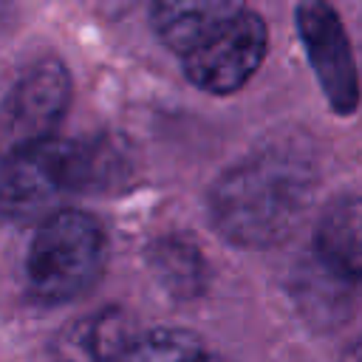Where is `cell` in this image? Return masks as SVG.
<instances>
[{"label": "cell", "instance_id": "cell-10", "mask_svg": "<svg viewBox=\"0 0 362 362\" xmlns=\"http://www.w3.org/2000/svg\"><path fill=\"white\" fill-rule=\"evenodd\" d=\"M201 351V339L184 328H156L150 334L136 337L122 362H192Z\"/></svg>", "mask_w": 362, "mask_h": 362}, {"label": "cell", "instance_id": "cell-11", "mask_svg": "<svg viewBox=\"0 0 362 362\" xmlns=\"http://www.w3.org/2000/svg\"><path fill=\"white\" fill-rule=\"evenodd\" d=\"M51 362H102L93 331H90V317H82L71 325H65L48 351Z\"/></svg>", "mask_w": 362, "mask_h": 362}, {"label": "cell", "instance_id": "cell-13", "mask_svg": "<svg viewBox=\"0 0 362 362\" xmlns=\"http://www.w3.org/2000/svg\"><path fill=\"white\" fill-rule=\"evenodd\" d=\"M192 362H221V359H218L215 354H209V351H201V354H198Z\"/></svg>", "mask_w": 362, "mask_h": 362}, {"label": "cell", "instance_id": "cell-5", "mask_svg": "<svg viewBox=\"0 0 362 362\" xmlns=\"http://www.w3.org/2000/svg\"><path fill=\"white\" fill-rule=\"evenodd\" d=\"M71 99V79L59 59H37L11 85L0 105V153L42 144L54 139Z\"/></svg>", "mask_w": 362, "mask_h": 362}, {"label": "cell", "instance_id": "cell-1", "mask_svg": "<svg viewBox=\"0 0 362 362\" xmlns=\"http://www.w3.org/2000/svg\"><path fill=\"white\" fill-rule=\"evenodd\" d=\"M311 187L303 158L269 150L243 158L215 181L209 212L226 240L263 249L294 232L311 201Z\"/></svg>", "mask_w": 362, "mask_h": 362}, {"label": "cell", "instance_id": "cell-12", "mask_svg": "<svg viewBox=\"0 0 362 362\" xmlns=\"http://www.w3.org/2000/svg\"><path fill=\"white\" fill-rule=\"evenodd\" d=\"M339 362H362V337H359V339H356V342L342 354V359H339Z\"/></svg>", "mask_w": 362, "mask_h": 362}, {"label": "cell", "instance_id": "cell-6", "mask_svg": "<svg viewBox=\"0 0 362 362\" xmlns=\"http://www.w3.org/2000/svg\"><path fill=\"white\" fill-rule=\"evenodd\" d=\"M294 14L303 48L322 85L325 99L337 113H354L359 105V79L337 11L325 3H300Z\"/></svg>", "mask_w": 362, "mask_h": 362}, {"label": "cell", "instance_id": "cell-8", "mask_svg": "<svg viewBox=\"0 0 362 362\" xmlns=\"http://www.w3.org/2000/svg\"><path fill=\"white\" fill-rule=\"evenodd\" d=\"M226 0H175L153 6V28L161 42L178 54V59L215 25V20L229 8Z\"/></svg>", "mask_w": 362, "mask_h": 362}, {"label": "cell", "instance_id": "cell-3", "mask_svg": "<svg viewBox=\"0 0 362 362\" xmlns=\"http://www.w3.org/2000/svg\"><path fill=\"white\" fill-rule=\"evenodd\" d=\"M105 229L82 209H59L45 218L25 257V280L37 300L65 303L90 288L105 266Z\"/></svg>", "mask_w": 362, "mask_h": 362}, {"label": "cell", "instance_id": "cell-2", "mask_svg": "<svg viewBox=\"0 0 362 362\" xmlns=\"http://www.w3.org/2000/svg\"><path fill=\"white\" fill-rule=\"evenodd\" d=\"M122 156L102 139H48L42 144L3 156L0 218L8 223H42L62 198L110 187Z\"/></svg>", "mask_w": 362, "mask_h": 362}, {"label": "cell", "instance_id": "cell-9", "mask_svg": "<svg viewBox=\"0 0 362 362\" xmlns=\"http://www.w3.org/2000/svg\"><path fill=\"white\" fill-rule=\"evenodd\" d=\"M150 269L158 283L175 297H195L204 291L206 260L201 249L184 235L156 240L150 246Z\"/></svg>", "mask_w": 362, "mask_h": 362}, {"label": "cell", "instance_id": "cell-7", "mask_svg": "<svg viewBox=\"0 0 362 362\" xmlns=\"http://www.w3.org/2000/svg\"><path fill=\"white\" fill-rule=\"evenodd\" d=\"M314 249L331 274L362 280V195H345L325 206L314 229Z\"/></svg>", "mask_w": 362, "mask_h": 362}, {"label": "cell", "instance_id": "cell-4", "mask_svg": "<svg viewBox=\"0 0 362 362\" xmlns=\"http://www.w3.org/2000/svg\"><path fill=\"white\" fill-rule=\"evenodd\" d=\"M266 54V23L232 3L215 25L181 57L187 79L206 93H232L252 79Z\"/></svg>", "mask_w": 362, "mask_h": 362}]
</instances>
